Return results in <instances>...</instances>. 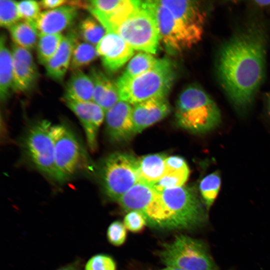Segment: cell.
<instances>
[{
	"label": "cell",
	"mask_w": 270,
	"mask_h": 270,
	"mask_svg": "<svg viewBox=\"0 0 270 270\" xmlns=\"http://www.w3.org/2000/svg\"><path fill=\"white\" fill-rule=\"evenodd\" d=\"M268 34L264 26L248 22L220 46L216 69L218 79L239 112L254 102L266 74Z\"/></svg>",
	"instance_id": "obj_1"
},
{
	"label": "cell",
	"mask_w": 270,
	"mask_h": 270,
	"mask_svg": "<svg viewBox=\"0 0 270 270\" xmlns=\"http://www.w3.org/2000/svg\"><path fill=\"white\" fill-rule=\"evenodd\" d=\"M176 118L180 126L195 134H204L220 123V110L201 87L191 84L180 93L176 105Z\"/></svg>",
	"instance_id": "obj_2"
},
{
	"label": "cell",
	"mask_w": 270,
	"mask_h": 270,
	"mask_svg": "<svg viewBox=\"0 0 270 270\" xmlns=\"http://www.w3.org/2000/svg\"><path fill=\"white\" fill-rule=\"evenodd\" d=\"M175 76L172 62L160 58L155 66L143 74L130 78H118L116 84L120 100L134 105L152 98L166 97Z\"/></svg>",
	"instance_id": "obj_3"
},
{
	"label": "cell",
	"mask_w": 270,
	"mask_h": 270,
	"mask_svg": "<svg viewBox=\"0 0 270 270\" xmlns=\"http://www.w3.org/2000/svg\"><path fill=\"white\" fill-rule=\"evenodd\" d=\"M154 14L167 52L177 54L191 48L202 38L204 30L189 27L176 18L160 0L142 1Z\"/></svg>",
	"instance_id": "obj_4"
},
{
	"label": "cell",
	"mask_w": 270,
	"mask_h": 270,
	"mask_svg": "<svg viewBox=\"0 0 270 270\" xmlns=\"http://www.w3.org/2000/svg\"><path fill=\"white\" fill-rule=\"evenodd\" d=\"M159 192L170 216V228H192L204 222L205 210L194 188L183 186Z\"/></svg>",
	"instance_id": "obj_5"
},
{
	"label": "cell",
	"mask_w": 270,
	"mask_h": 270,
	"mask_svg": "<svg viewBox=\"0 0 270 270\" xmlns=\"http://www.w3.org/2000/svg\"><path fill=\"white\" fill-rule=\"evenodd\" d=\"M159 256L166 266L184 270H217V266L200 240L188 236H176L164 244Z\"/></svg>",
	"instance_id": "obj_6"
},
{
	"label": "cell",
	"mask_w": 270,
	"mask_h": 270,
	"mask_svg": "<svg viewBox=\"0 0 270 270\" xmlns=\"http://www.w3.org/2000/svg\"><path fill=\"white\" fill-rule=\"evenodd\" d=\"M117 202L126 211L140 212L150 226L170 228V214L160 192L154 186L138 182Z\"/></svg>",
	"instance_id": "obj_7"
},
{
	"label": "cell",
	"mask_w": 270,
	"mask_h": 270,
	"mask_svg": "<svg viewBox=\"0 0 270 270\" xmlns=\"http://www.w3.org/2000/svg\"><path fill=\"white\" fill-rule=\"evenodd\" d=\"M138 158L125 152L108 156L100 170L102 184L106 194L118 201L131 188L138 182Z\"/></svg>",
	"instance_id": "obj_8"
},
{
	"label": "cell",
	"mask_w": 270,
	"mask_h": 270,
	"mask_svg": "<svg viewBox=\"0 0 270 270\" xmlns=\"http://www.w3.org/2000/svg\"><path fill=\"white\" fill-rule=\"evenodd\" d=\"M134 50L155 54L158 48L160 36L153 14L142 3L141 6L116 30Z\"/></svg>",
	"instance_id": "obj_9"
},
{
	"label": "cell",
	"mask_w": 270,
	"mask_h": 270,
	"mask_svg": "<svg viewBox=\"0 0 270 270\" xmlns=\"http://www.w3.org/2000/svg\"><path fill=\"white\" fill-rule=\"evenodd\" d=\"M52 126L46 120L33 124L24 135L22 148L28 158L37 169L60 182L54 162Z\"/></svg>",
	"instance_id": "obj_10"
},
{
	"label": "cell",
	"mask_w": 270,
	"mask_h": 270,
	"mask_svg": "<svg viewBox=\"0 0 270 270\" xmlns=\"http://www.w3.org/2000/svg\"><path fill=\"white\" fill-rule=\"evenodd\" d=\"M52 134L55 165L62 182L79 169L84 160V152L74 134L64 125L53 126Z\"/></svg>",
	"instance_id": "obj_11"
},
{
	"label": "cell",
	"mask_w": 270,
	"mask_h": 270,
	"mask_svg": "<svg viewBox=\"0 0 270 270\" xmlns=\"http://www.w3.org/2000/svg\"><path fill=\"white\" fill-rule=\"evenodd\" d=\"M12 90L28 93L34 88L39 78L38 69L30 50L13 44Z\"/></svg>",
	"instance_id": "obj_12"
},
{
	"label": "cell",
	"mask_w": 270,
	"mask_h": 270,
	"mask_svg": "<svg viewBox=\"0 0 270 270\" xmlns=\"http://www.w3.org/2000/svg\"><path fill=\"white\" fill-rule=\"evenodd\" d=\"M130 104L120 100L106 112V132L110 140L114 142L130 140L136 134Z\"/></svg>",
	"instance_id": "obj_13"
},
{
	"label": "cell",
	"mask_w": 270,
	"mask_h": 270,
	"mask_svg": "<svg viewBox=\"0 0 270 270\" xmlns=\"http://www.w3.org/2000/svg\"><path fill=\"white\" fill-rule=\"evenodd\" d=\"M96 49L102 65L108 72L120 68L134 54V50L118 34L106 32Z\"/></svg>",
	"instance_id": "obj_14"
},
{
	"label": "cell",
	"mask_w": 270,
	"mask_h": 270,
	"mask_svg": "<svg viewBox=\"0 0 270 270\" xmlns=\"http://www.w3.org/2000/svg\"><path fill=\"white\" fill-rule=\"evenodd\" d=\"M68 107L81 122L91 151L97 148V136L99 128L105 118L106 112L93 101L80 102L64 98Z\"/></svg>",
	"instance_id": "obj_15"
},
{
	"label": "cell",
	"mask_w": 270,
	"mask_h": 270,
	"mask_svg": "<svg viewBox=\"0 0 270 270\" xmlns=\"http://www.w3.org/2000/svg\"><path fill=\"white\" fill-rule=\"evenodd\" d=\"M166 97H157L133 105L132 117L136 134L164 118L170 112Z\"/></svg>",
	"instance_id": "obj_16"
},
{
	"label": "cell",
	"mask_w": 270,
	"mask_h": 270,
	"mask_svg": "<svg viewBox=\"0 0 270 270\" xmlns=\"http://www.w3.org/2000/svg\"><path fill=\"white\" fill-rule=\"evenodd\" d=\"M78 8L68 5L40 12L34 22L39 34H60L74 22Z\"/></svg>",
	"instance_id": "obj_17"
},
{
	"label": "cell",
	"mask_w": 270,
	"mask_h": 270,
	"mask_svg": "<svg viewBox=\"0 0 270 270\" xmlns=\"http://www.w3.org/2000/svg\"><path fill=\"white\" fill-rule=\"evenodd\" d=\"M78 39L76 30H70L64 36L57 51L44 66L48 77L56 82L62 80L70 65L74 48Z\"/></svg>",
	"instance_id": "obj_18"
},
{
	"label": "cell",
	"mask_w": 270,
	"mask_h": 270,
	"mask_svg": "<svg viewBox=\"0 0 270 270\" xmlns=\"http://www.w3.org/2000/svg\"><path fill=\"white\" fill-rule=\"evenodd\" d=\"M172 14L187 26L204 30L206 14L195 0H160Z\"/></svg>",
	"instance_id": "obj_19"
},
{
	"label": "cell",
	"mask_w": 270,
	"mask_h": 270,
	"mask_svg": "<svg viewBox=\"0 0 270 270\" xmlns=\"http://www.w3.org/2000/svg\"><path fill=\"white\" fill-rule=\"evenodd\" d=\"M89 74L94 84L92 101L106 112L120 100L116 84L96 66L90 68Z\"/></svg>",
	"instance_id": "obj_20"
},
{
	"label": "cell",
	"mask_w": 270,
	"mask_h": 270,
	"mask_svg": "<svg viewBox=\"0 0 270 270\" xmlns=\"http://www.w3.org/2000/svg\"><path fill=\"white\" fill-rule=\"evenodd\" d=\"M190 170L185 160L179 156H167L164 173L154 186L158 190L182 186L188 180Z\"/></svg>",
	"instance_id": "obj_21"
},
{
	"label": "cell",
	"mask_w": 270,
	"mask_h": 270,
	"mask_svg": "<svg viewBox=\"0 0 270 270\" xmlns=\"http://www.w3.org/2000/svg\"><path fill=\"white\" fill-rule=\"evenodd\" d=\"M166 158V154L158 153L138 158V182L154 186L164 173Z\"/></svg>",
	"instance_id": "obj_22"
},
{
	"label": "cell",
	"mask_w": 270,
	"mask_h": 270,
	"mask_svg": "<svg viewBox=\"0 0 270 270\" xmlns=\"http://www.w3.org/2000/svg\"><path fill=\"white\" fill-rule=\"evenodd\" d=\"M94 84L90 76L82 70L72 72L64 90V98L87 102L92 101Z\"/></svg>",
	"instance_id": "obj_23"
},
{
	"label": "cell",
	"mask_w": 270,
	"mask_h": 270,
	"mask_svg": "<svg viewBox=\"0 0 270 270\" xmlns=\"http://www.w3.org/2000/svg\"><path fill=\"white\" fill-rule=\"evenodd\" d=\"M13 86V60L12 52L6 45L5 36L2 35L0 42V97L5 102Z\"/></svg>",
	"instance_id": "obj_24"
},
{
	"label": "cell",
	"mask_w": 270,
	"mask_h": 270,
	"mask_svg": "<svg viewBox=\"0 0 270 270\" xmlns=\"http://www.w3.org/2000/svg\"><path fill=\"white\" fill-rule=\"evenodd\" d=\"M14 44L29 50L37 44L39 34L34 22L20 20L9 28Z\"/></svg>",
	"instance_id": "obj_25"
},
{
	"label": "cell",
	"mask_w": 270,
	"mask_h": 270,
	"mask_svg": "<svg viewBox=\"0 0 270 270\" xmlns=\"http://www.w3.org/2000/svg\"><path fill=\"white\" fill-rule=\"evenodd\" d=\"M94 45L78 40L74 48L70 68L72 72L81 70L88 66L98 57Z\"/></svg>",
	"instance_id": "obj_26"
},
{
	"label": "cell",
	"mask_w": 270,
	"mask_h": 270,
	"mask_svg": "<svg viewBox=\"0 0 270 270\" xmlns=\"http://www.w3.org/2000/svg\"><path fill=\"white\" fill-rule=\"evenodd\" d=\"M79 38L92 45L98 44L106 30L94 16H87L79 23L76 30Z\"/></svg>",
	"instance_id": "obj_27"
},
{
	"label": "cell",
	"mask_w": 270,
	"mask_h": 270,
	"mask_svg": "<svg viewBox=\"0 0 270 270\" xmlns=\"http://www.w3.org/2000/svg\"><path fill=\"white\" fill-rule=\"evenodd\" d=\"M159 60L151 54L142 52H139L130 60L120 77L130 78L143 74L155 66Z\"/></svg>",
	"instance_id": "obj_28"
},
{
	"label": "cell",
	"mask_w": 270,
	"mask_h": 270,
	"mask_svg": "<svg viewBox=\"0 0 270 270\" xmlns=\"http://www.w3.org/2000/svg\"><path fill=\"white\" fill-rule=\"evenodd\" d=\"M64 36L61 34H39L36 44L38 62L45 66L57 51Z\"/></svg>",
	"instance_id": "obj_29"
},
{
	"label": "cell",
	"mask_w": 270,
	"mask_h": 270,
	"mask_svg": "<svg viewBox=\"0 0 270 270\" xmlns=\"http://www.w3.org/2000/svg\"><path fill=\"white\" fill-rule=\"evenodd\" d=\"M221 178L214 172L204 176L200 183V191L204 204L209 208L214 202L220 190Z\"/></svg>",
	"instance_id": "obj_30"
},
{
	"label": "cell",
	"mask_w": 270,
	"mask_h": 270,
	"mask_svg": "<svg viewBox=\"0 0 270 270\" xmlns=\"http://www.w3.org/2000/svg\"><path fill=\"white\" fill-rule=\"evenodd\" d=\"M17 2L14 0H0V24L8 29L20 20Z\"/></svg>",
	"instance_id": "obj_31"
},
{
	"label": "cell",
	"mask_w": 270,
	"mask_h": 270,
	"mask_svg": "<svg viewBox=\"0 0 270 270\" xmlns=\"http://www.w3.org/2000/svg\"><path fill=\"white\" fill-rule=\"evenodd\" d=\"M17 7L21 19L34 22L40 14V6L38 2L22 0L17 2Z\"/></svg>",
	"instance_id": "obj_32"
},
{
	"label": "cell",
	"mask_w": 270,
	"mask_h": 270,
	"mask_svg": "<svg viewBox=\"0 0 270 270\" xmlns=\"http://www.w3.org/2000/svg\"><path fill=\"white\" fill-rule=\"evenodd\" d=\"M116 264L110 256L97 254L92 256L86 262L84 270H116Z\"/></svg>",
	"instance_id": "obj_33"
},
{
	"label": "cell",
	"mask_w": 270,
	"mask_h": 270,
	"mask_svg": "<svg viewBox=\"0 0 270 270\" xmlns=\"http://www.w3.org/2000/svg\"><path fill=\"white\" fill-rule=\"evenodd\" d=\"M108 242L114 246H120L126 241V230L124 224L116 220L108 227L106 232Z\"/></svg>",
	"instance_id": "obj_34"
},
{
	"label": "cell",
	"mask_w": 270,
	"mask_h": 270,
	"mask_svg": "<svg viewBox=\"0 0 270 270\" xmlns=\"http://www.w3.org/2000/svg\"><path fill=\"white\" fill-rule=\"evenodd\" d=\"M146 224V220L143 215L134 210L128 212L124 220L126 228L134 232H140Z\"/></svg>",
	"instance_id": "obj_35"
},
{
	"label": "cell",
	"mask_w": 270,
	"mask_h": 270,
	"mask_svg": "<svg viewBox=\"0 0 270 270\" xmlns=\"http://www.w3.org/2000/svg\"><path fill=\"white\" fill-rule=\"evenodd\" d=\"M38 2L41 8L52 10L67 4L68 1L64 0H42Z\"/></svg>",
	"instance_id": "obj_36"
},
{
	"label": "cell",
	"mask_w": 270,
	"mask_h": 270,
	"mask_svg": "<svg viewBox=\"0 0 270 270\" xmlns=\"http://www.w3.org/2000/svg\"><path fill=\"white\" fill-rule=\"evenodd\" d=\"M56 270H82V264L80 260L66 264Z\"/></svg>",
	"instance_id": "obj_37"
},
{
	"label": "cell",
	"mask_w": 270,
	"mask_h": 270,
	"mask_svg": "<svg viewBox=\"0 0 270 270\" xmlns=\"http://www.w3.org/2000/svg\"><path fill=\"white\" fill-rule=\"evenodd\" d=\"M254 2L257 5L262 6H270V0H256Z\"/></svg>",
	"instance_id": "obj_38"
},
{
	"label": "cell",
	"mask_w": 270,
	"mask_h": 270,
	"mask_svg": "<svg viewBox=\"0 0 270 270\" xmlns=\"http://www.w3.org/2000/svg\"><path fill=\"white\" fill-rule=\"evenodd\" d=\"M160 270H184L178 268H175V267H172V266H166V268H164Z\"/></svg>",
	"instance_id": "obj_39"
},
{
	"label": "cell",
	"mask_w": 270,
	"mask_h": 270,
	"mask_svg": "<svg viewBox=\"0 0 270 270\" xmlns=\"http://www.w3.org/2000/svg\"><path fill=\"white\" fill-rule=\"evenodd\" d=\"M268 109H269V112H270V94L268 98Z\"/></svg>",
	"instance_id": "obj_40"
}]
</instances>
